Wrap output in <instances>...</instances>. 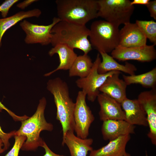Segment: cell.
Segmentation results:
<instances>
[{"label":"cell","instance_id":"6da1fadb","mask_svg":"<svg viewBox=\"0 0 156 156\" xmlns=\"http://www.w3.org/2000/svg\"><path fill=\"white\" fill-rule=\"evenodd\" d=\"M46 104V98L42 97L39 101L35 113L31 117L21 121L20 127L16 131L14 135L26 137L21 149L22 151H34L38 147H42L44 141L40 136V132L43 130L50 131L53 130V125L48 122L44 117Z\"/></svg>","mask_w":156,"mask_h":156},{"label":"cell","instance_id":"7a4b0ae2","mask_svg":"<svg viewBox=\"0 0 156 156\" xmlns=\"http://www.w3.org/2000/svg\"><path fill=\"white\" fill-rule=\"evenodd\" d=\"M47 88L54 97L57 108L56 118L62 125L63 139L67 131H74L75 103L70 97L67 83L60 78L49 80L47 83Z\"/></svg>","mask_w":156,"mask_h":156},{"label":"cell","instance_id":"3957f363","mask_svg":"<svg viewBox=\"0 0 156 156\" xmlns=\"http://www.w3.org/2000/svg\"><path fill=\"white\" fill-rule=\"evenodd\" d=\"M90 30L86 25L60 21L52 28L51 44L53 47L58 44H65L74 49L81 50L88 54L92 47L88 37Z\"/></svg>","mask_w":156,"mask_h":156},{"label":"cell","instance_id":"277c9868","mask_svg":"<svg viewBox=\"0 0 156 156\" xmlns=\"http://www.w3.org/2000/svg\"><path fill=\"white\" fill-rule=\"evenodd\" d=\"M57 17L61 21L86 25L98 17L97 0H57Z\"/></svg>","mask_w":156,"mask_h":156},{"label":"cell","instance_id":"5b68a950","mask_svg":"<svg viewBox=\"0 0 156 156\" xmlns=\"http://www.w3.org/2000/svg\"><path fill=\"white\" fill-rule=\"evenodd\" d=\"M119 27L105 20L93 22L89 36L92 47L99 53H111L119 45Z\"/></svg>","mask_w":156,"mask_h":156},{"label":"cell","instance_id":"8992f818","mask_svg":"<svg viewBox=\"0 0 156 156\" xmlns=\"http://www.w3.org/2000/svg\"><path fill=\"white\" fill-rule=\"evenodd\" d=\"M129 0H97L98 17L119 27L130 22L134 5Z\"/></svg>","mask_w":156,"mask_h":156},{"label":"cell","instance_id":"52a82bcc","mask_svg":"<svg viewBox=\"0 0 156 156\" xmlns=\"http://www.w3.org/2000/svg\"><path fill=\"white\" fill-rule=\"evenodd\" d=\"M101 61L100 55L98 53L88 75L76 81L77 86L86 93L88 100L91 102H94L100 94V87L107 77L119 71H112L104 74H99L98 68Z\"/></svg>","mask_w":156,"mask_h":156},{"label":"cell","instance_id":"ba28073f","mask_svg":"<svg viewBox=\"0 0 156 156\" xmlns=\"http://www.w3.org/2000/svg\"><path fill=\"white\" fill-rule=\"evenodd\" d=\"M86 93L82 90L79 91L77 96L74 112L75 123L74 131L77 136L87 138L90 125L94 117L86 102Z\"/></svg>","mask_w":156,"mask_h":156},{"label":"cell","instance_id":"9c48e42d","mask_svg":"<svg viewBox=\"0 0 156 156\" xmlns=\"http://www.w3.org/2000/svg\"><path fill=\"white\" fill-rule=\"evenodd\" d=\"M61 20L57 17L53 19L52 23L48 25L33 24L24 20L20 26L26 34L25 42L27 44L39 43L47 45L51 43V30L54 26Z\"/></svg>","mask_w":156,"mask_h":156},{"label":"cell","instance_id":"30bf717a","mask_svg":"<svg viewBox=\"0 0 156 156\" xmlns=\"http://www.w3.org/2000/svg\"><path fill=\"white\" fill-rule=\"evenodd\" d=\"M155 45L126 47L118 45L111 53V56L119 61L135 60L142 62H150L156 58Z\"/></svg>","mask_w":156,"mask_h":156},{"label":"cell","instance_id":"8fae6325","mask_svg":"<svg viewBox=\"0 0 156 156\" xmlns=\"http://www.w3.org/2000/svg\"><path fill=\"white\" fill-rule=\"evenodd\" d=\"M146 114L149 131L147 134L152 143L156 145V90L141 92L137 99Z\"/></svg>","mask_w":156,"mask_h":156},{"label":"cell","instance_id":"7c38bea8","mask_svg":"<svg viewBox=\"0 0 156 156\" xmlns=\"http://www.w3.org/2000/svg\"><path fill=\"white\" fill-rule=\"evenodd\" d=\"M97 98L100 107L99 115L101 120H125V113L120 103L102 93L98 95Z\"/></svg>","mask_w":156,"mask_h":156},{"label":"cell","instance_id":"4fadbf2b","mask_svg":"<svg viewBox=\"0 0 156 156\" xmlns=\"http://www.w3.org/2000/svg\"><path fill=\"white\" fill-rule=\"evenodd\" d=\"M147 38L135 23L124 25L120 30L119 45L126 47H139L146 44Z\"/></svg>","mask_w":156,"mask_h":156},{"label":"cell","instance_id":"5bb4252c","mask_svg":"<svg viewBox=\"0 0 156 156\" xmlns=\"http://www.w3.org/2000/svg\"><path fill=\"white\" fill-rule=\"evenodd\" d=\"M135 126L125 120H107L103 121L101 131L103 139L111 140L121 136L135 133Z\"/></svg>","mask_w":156,"mask_h":156},{"label":"cell","instance_id":"9a60e30c","mask_svg":"<svg viewBox=\"0 0 156 156\" xmlns=\"http://www.w3.org/2000/svg\"><path fill=\"white\" fill-rule=\"evenodd\" d=\"M120 104L126 121L134 125L148 126L146 114L137 99L131 100L127 97Z\"/></svg>","mask_w":156,"mask_h":156},{"label":"cell","instance_id":"2e32d148","mask_svg":"<svg viewBox=\"0 0 156 156\" xmlns=\"http://www.w3.org/2000/svg\"><path fill=\"white\" fill-rule=\"evenodd\" d=\"M118 71L107 79L99 88L100 92L114 99L120 103L126 98L127 86L124 81L119 78Z\"/></svg>","mask_w":156,"mask_h":156},{"label":"cell","instance_id":"e0dca14e","mask_svg":"<svg viewBox=\"0 0 156 156\" xmlns=\"http://www.w3.org/2000/svg\"><path fill=\"white\" fill-rule=\"evenodd\" d=\"M74 131H68L62 139V145L68 147L70 156H87L88 152L93 149L91 146L93 140L82 139L76 136Z\"/></svg>","mask_w":156,"mask_h":156},{"label":"cell","instance_id":"ac0fdd59","mask_svg":"<svg viewBox=\"0 0 156 156\" xmlns=\"http://www.w3.org/2000/svg\"><path fill=\"white\" fill-rule=\"evenodd\" d=\"M130 138V135H127L109 141L105 146L91 151L89 156H123L126 153V147Z\"/></svg>","mask_w":156,"mask_h":156},{"label":"cell","instance_id":"d6986e66","mask_svg":"<svg viewBox=\"0 0 156 156\" xmlns=\"http://www.w3.org/2000/svg\"><path fill=\"white\" fill-rule=\"evenodd\" d=\"M48 54L50 56L57 54L59 58L60 63L54 70L45 74L44 75L45 77L49 76L59 70H69L77 56L74 49L63 44H58L53 46L49 51Z\"/></svg>","mask_w":156,"mask_h":156},{"label":"cell","instance_id":"ffe728a7","mask_svg":"<svg viewBox=\"0 0 156 156\" xmlns=\"http://www.w3.org/2000/svg\"><path fill=\"white\" fill-rule=\"evenodd\" d=\"M99 53L101 56L102 61L98 67V72L99 74H104L111 71H118L130 75H135L137 69L134 65L127 62H125V65L121 64L108 53L103 52Z\"/></svg>","mask_w":156,"mask_h":156},{"label":"cell","instance_id":"44dd1931","mask_svg":"<svg viewBox=\"0 0 156 156\" xmlns=\"http://www.w3.org/2000/svg\"><path fill=\"white\" fill-rule=\"evenodd\" d=\"M41 14L40 9L35 8L27 11H20L10 17L0 19V48L2 46V37L7 30L23 19L33 17L38 18Z\"/></svg>","mask_w":156,"mask_h":156},{"label":"cell","instance_id":"7402d4cb","mask_svg":"<svg viewBox=\"0 0 156 156\" xmlns=\"http://www.w3.org/2000/svg\"><path fill=\"white\" fill-rule=\"evenodd\" d=\"M93 65V62L88 54L77 56L69 70V76L85 77L90 73Z\"/></svg>","mask_w":156,"mask_h":156},{"label":"cell","instance_id":"603a6c76","mask_svg":"<svg viewBox=\"0 0 156 156\" xmlns=\"http://www.w3.org/2000/svg\"><path fill=\"white\" fill-rule=\"evenodd\" d=\"M124 80L127 85L139 84L146 88H155L156 68L146 73L138 75L122 76Z\"/></svg>","mask_w":156,"mask_h":156},{"label":"cell","instance_id":"cb8c5ba5","mask_svg":"<svg viewBox=\"0 0 156 156\" xmlns=\"http://www.w3.org/2000/svg\"><path fill=\"white\" fill-rule=\"evenodd\" d=\"M135 23L138 25L146 38L155 45L156 44V22L149 21L136 20Z\"/></svg>","mask_w":156,"mask_h":156},{"label":"cell","instance_id":"d4e9b609","mask_svg":"<svg viewBox=\"0 0 156 156\" xmlns=\"http://www.w3.org/2000/svg\"><path fill=\"white\" fill-rule=\"evenodd\" d=\"M15 142L11 149L4 156H18L20 149L26 139V137L22 136H14Z\"/></svg>","mask_w":156,"mask_h":156},{"label":"cell","instance_id":"484cf974","mask_svg":"<svg viewBox=\"0 0 156 156\" xmlns=\"http://www.w3.org/2000/svg\"><path fill=\"white\" fill-rule=\"evenodd\" d=\"M2 110L0 109V112ZM15 132V131H14L8 133H5L2 130L0 125V139L3 142V148L5 151L9 148L10 145L9 142V139L14 136Z\"/></svg>","mask_w":156,"mask_h":156},{"label":"cell","instance_id":"4316f807","mask_svg":"<svg viewBox=\"0 0 156 156\" xmlns=\"http://www.w3.org/2000/svg\"><path fill=\"white\" fill-rule=\"evenodd\" d=\"M18 1V0H6L0 5V12H1V16L3 18L6 17L10 9Z\"/></svg>","mask_w":156,"mask_h":156},{"label":"cell","instance_id":"83f0119b","mask_svg":"<svg viewBox=\"0 0 156 156\" xmlns=\"http://www.w3.org/2000/svg\"><path fill=\"white\" fill-rule=\"evenodd\" d=\"M0 109L2 110V109H4L6 111L15 121H20L21 122L27 119L28 117V116L25 115L22 116H19L17 115L6 107L0 101Z\"/></svg>","mask_w":156,"mask_h":156},{"label":"cell","instance_id":"f1b7e54d","mask_svg":"<svg viewBox=\"0 0 156 156\" xmlns=\"http://www.w3.org/2000/svg\"><path fill=\"white\" fill-rule=\"evenodd\" d=\"M151 17L156 20V0L150 1L146 5Z\"/></svg>","mask_w":156,"mask_h":156},{"label":"cell","instance_id":"f546056e","mask_svg":"<svg viewBox=\"0 0 156 156\" xmlns=\"http://www.w3.org/2000/svg\"><path fill=\"white\" fill-rule=\"evenodd\" d=\"M42 147L44 149L45 152L43 156H66L63 155L57 154L54 153L49 148L44 142Z\"/></svg>","mask_w":156,"mask_h":156},{"label":"cell","instance_id":"4dcf8cb0","mask_svg":"<svg viewBox=\"0 0 156 156\" xmlns=\"http://www.w3.org/2000/svg\"><path fill=\"white\" fill-rule=\"evenodd\" d=\"M36 0H26L18 3L16 5V6L18 8L22 10L34 2L38 1Z\"/></svg>","mask_w":156,"mask_h":156},{"label":"cell","instance_id":"1f68e13d","mask_svg":"<svg viewBox=\"0 0 156 156\" xmlns=\"http://www.w3.org/2000/svg\"><path fill=\"white\" fill-rule=\"evenodd\" d=\"M149 1V0H134L131 1V4L133 5L135 4L144 5H146Z\"/></svg>","mask_w":156,"mask_h":156},{"label":"cell","instance_id":"d6a6232c","mask_svg":"<svg viewBox=\"0 0 156 156\" xmlns=\"http://www.w3.org/2000/svg\"><path fill=\"white\" fill-rule=\"evenodd\" d=\"M4 145L3 142L0 139V154L3 153L5 150L3 148Z\"/></svg>","mask_w":156,"mask_h":156},{"label":"cell","instance_id":"836d02e7","mask_svg":"<svg viewBox=\"0 0 156 156\" xmlns=\"http://www.w3.org/2000/svg\"><path fill=\"white\" fill-rule=\"evenodd\" d=\"M123 156H131L130 154L126 152L125 154V155H124Z\"/></svg>","mask_w":156,"mask_h":156}]
</instances>
